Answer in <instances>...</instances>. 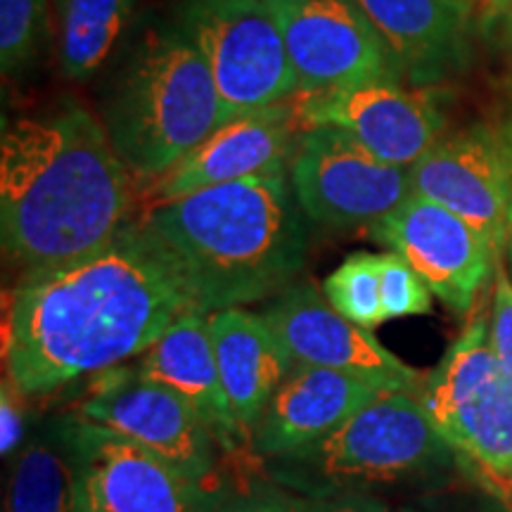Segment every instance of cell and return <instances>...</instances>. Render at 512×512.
<instances>
[{
    "instance_id": "6da1fadb",
    "label": "cell",
    "mask_w": 512,
    "mask_h": 512,
    "mask_svg": "<svg viewBox=\"0 0 512 512\" xmlns=\"http://www.w3.org/2000/svg\"><path fill=\"white\" fill-rule=\"evenodd\" d=\"M195 311L181 275L140 221L98 252L19 278L5 297L3 358L24 396L119 368Z\"/></svg>"
},
{
    "instance_id": "7a4b0ae2",
    "label": "cell",
    "mask_w": 512,
    "mask_h": 512,
    "mask_svg": "<svg viewBox=\"0 0 512 512\" xmlns=\"http://www.w3.org/2000/svg\"><path fill=\"white\" fill-rule=\"evenodd\" d=\"M136 176L91 112L17 119L0 143V235L22 275L98 252L133 223Z\"/></svg>"
},
{
    "instance_id": "3957f363",
    "label": "cell",
    "mask_w": 512,
    "mask_h": 512,
    "mask_svg": "<svg viewBox=\"0 0 512 512\" xmlns=\"http://www.w3.org/2000/svg\"><path fill=\"white\" fill-rule=\"evenodd\" d=\"M140 223L202 313L283 294L304 266V211L285 171L152 204Z\"/></svg>"
},
{
    "instance_id": "277c9868",
    "label": "cell",
    "mask_w": 512,
    "mask_h": 512,
    "mask_svg": "<svg viewBox=\"0 0 512 512\" xmlns=\"http://www.w3.org/2000/svg\"><path fill=\"white\" fill-rule=\"evenodd\" d=\"M223 126L221 98L178 24L147 34L121 69L105 131L136 178L157 181Z\"/></svg>"
},
{
    "instance_id": "5b68a950",
    "label": "cell",
    "mask_w": 512,
    "mask_h": 512,
    "mask_svg": "<svg viewBox=\"0 0 512 512\" xmlns=\"http://www.w3.org/2000/svg\"><path fill=\"white\" fill-rule=\"evenodd\" d=\"M451 456L420 394L382 392L325 439L273 458V475L306 496H320L430 475Z\"/></svg>"
},
{
    "instance_id": "8992f818",
    "label": "cell",
    "mask_w": 512,
    "mask_h": 512,
    "mask_svg": "<svg viewBox=\"0 0 512 512\" xmlns=\"http://www.w3.org/2000/svg\"><path fill=\"white\" fill-rule=\"evenodd\" d=\"M176 24L207 62L223 126L297 95L283 29L268 0H185Z\"/></svg>"
},
{
    "instance_id": "52a82bcc",
    "label": "cell",
    "mask_w": 512,
    "mask_h": 512,
    "mask_svg": "<svg viewBox=\"0 0 512 512\" xmlns=\"http://www.w3.org/2000/svg\"><path fill=\"white\" fill-rule=\"evenodd\" d=\"M420 399L453 451L496 475H512V375L491 349L484 313L427 375Z\"/></svg>"
},
{
    "instance_id": "ba28073f",
    "label": "cell",
    "mask_w": 512,
    "mask_h": 512,
    "mask_svg": "<svg viewBox=\"0 0 512 512\" xmlns=\"http://www.w3.org/2000/svg\"><path fill=\"white\" fill-rule=\"evenodd\" d=\"M290 178L306 219L330 228H373L413 195L411 166L384 162L337 126L306 128Z\"/></svg>"
},
{
    "instance_id": "9c48e42d",
    "label": "cell",
    "mask_w": 512,
    "mask_h": 512,
    "mask_svg": "<svg viewBox=\"0 0 512 512\" xmlns=\"http://www.w3.org/2000/svg\"><path fill=\"white\" fill-rule=\"evenodd\" d=\"M81 512H216V498L164 458L86 418H67Z\"/></svg>"
},
{
    "instance_id": "30bf717a",
    "label": "cell",
    "mask_w": 512,
    "mask_h": 512,
    "mask_svg": "<svg viewBox=\"0 0 512 512\" xmlns=\"http://www.w3.org/2000/svg\"><path fill=\"white\" fill-rule=\"evenodd\" d=\"M283 29L297 93H323L403 72L370 19L351 0H268Z\"/></svg>"
},
{
    "instance_id": "8fae6325",
    "label": "cell",
    "mask_w": 512,
    "mask_h": 512,
    "mask_svg": "<svg viewBox=\"0 0 512 512\" xmlns=\"http://www.w3.org/2000/svg\"><path fill=\"white\" fill-rule=\"evenodd\" d=\"M299 124L337 126L366 145L375 157L413 166L444 131L439 91L406 88L401 81H370L292 98Z\"/></svg>"
},
{
    "instance_id": "7c38bea8",
    "label": "cell",
    "mask_w": 512,
    "mask_h": 512,
    "mask_svg": "<svg viewBox=\"0 0 512 512\" xmlns=\"http://www.w3.org/2000/svg\"><path fill=\"white\" fill-rule=\"evenodd\" d=\"M373 240L401 254L448 309L465 313L498 268L496 249L458 214L413 195L370 228Z\"/></svg>"
},
{
    "instance_id": "4fadbf2b",
    "label": "cell",
    "mask_w": 512,
    "mask_h": 512,
    "mask_svg": "<svg viewBox=\"0 0 512 512\" xmlns=\"http://www.w3.org/2000/svg\"><path fill=\"white\" fill-rule=\"evenodd\" d=\"M79 411V418L124 434L192 479L204 482L214 470L216 439L195 408L136 368L107 370Z\"/></svg>"
},
{
    "instance_id": "5bb4252c",
    "label": "cell",
    "mask_w": 512,
    "mask_h": 512,
    "mask_svg": "<svg viewBox=\"0 0 512 512\" xmlns=\"http://www.w3.org/2000/svg\"><path fill=\"white\" fill-rule=\"evenodd\" d=\"M294 363L361 377L387 392L422 394L427 375L384 349L373 330L358 328L332 309L313 285H292L264 311Z\"/></svg>"
},
{
    "instance_id": "9a60e30c",
    "label": "cell",
    "mask_w": 512,
    "mask_h": 512,
    "mask_svg": "<svg viewBox=\"0 0 512 512\" xmlns=\"http://www.w3.org/2000/svg\"><path fill=\"white\" fill-rule=\"evenodd\" d=\"M413 192L477 228L496 254L508 242L510 155L505 133L486 124L441 136L411 166Z\"/></svg>"
},
{
    "instance_id": "2e32d148",
    "label": "cell",
    "mask_w": 512,
    "mask_h": 512,
    "mask_svg": "<svg viewBox=\"0 0 512 512\" xmlns=\"http://www.w3.org/2000/svg\"><path fill=\"white\" fill-rule=\"evenodd\" d=\"M302 126L292 98L221 126L214 136L150 183V197L164 204L214 185L261 174H283L294 157V128Z\"/></svg>"
},
{
    "instance_id": "e0dca14e",
    "label": "cell",
    "mask_w": 512,
    "mask_h": 512,
    "mask_svg": "<svg viewBox=\"0 0 512 512\" xmlns=\"http://www.w3.org/2000/svg\"><path fill=\"white\" fill-rule=\"evenodd\" d=\"M387 389L337 370L294 363L268 401L252 448L261 458H283L316 444Z\"/></svg>"
},
{
    "instance_id": "ac0fdd59",
    "label": "cell",
    "mask_w": 512,
    "mask_h": 512,
    "mask_svg": "<svg viewBox=\"0 0 512 512\" xmlns=\"http://www.w3.org/2000/svg\"><path fill=\"white\" fill-rule=\"evenodd\" d=\"M399 62L403 79L432 86L467 55V15L460 0H351Z\"/></svg>"
},
{
    "instance_id": "d6986e66",
    "label": "cell",
    "mask_w": 512,
    "mask_h": 512,
    "mask_svg": "<svg viewBox=\"0 0 512 512\" xmlns=\"http://www.w3.org/2000/svg\"><path fill=\"white\" fill-rule=\"evenodd\" d=\"M136 370L188 401L223 448L235 451L238 446L249 444L223 392L209 337V313L185 311L150 349L138 356Z\"/></svg>"
},
{
    "instance_id": "ffe728a7",
    "label": "cell",
    "mask_w": 512,
    "mask_h": 512,
    "mask_svg": "<svg viewBox=\"0 0 512 512\" xmlns=\"http://www.w3.org/2000/svg\"><path fill=\"white\" fill-rule=\"evenodd\" d=\"M209 337L235 420L252 444L268 401L294 361L268 320L245 309L209 313Z\"/></svg>"
},
{
    "instance_id": "44dd1931",
    "label": "cell",
    "mask_w": 512,
    "mask_h": 512,
    "mask_svg": "<svg viewBox=\"0 0 512 512\" xmlns=\"http://www.w3.org/2000/svg\"><path fill=\"white\" fill-rule=\"evenodd\" d=\"M3 512H81L79 463L67 420L12 453Z\"/></svg>"
},
{
    "instance_id": "7402d4cb",
    "label": "cell",
    "mask_w": 512,
    "mask_h": 512,
    "mask_svg": "<svg viewBox=\"0 0 512 512\" xmlns=\"http://www.w3.org/2000/svg\"><path fill=\"white\" fill-rule=\"evenodd\" d=\"M138 0H60V62L67 79L83 81L112 55Z\"/></svg>"
},
{
    "instance_id": "603a6c76",
    "label": "cell",
    "mask_w": 512,
    "mask_h": 512,
    "mask_svg": "<svg viewBox=\"0 0 512 512\" xmlns=\"http://www.w3.org/2000/svg\"><path fill=\"white\" fill-rule=\"evenodd\" d=\"M323 294L339 316L358 328L375 330L387 320L380 290V254L356 252L347 256L325 278Z\"/></svg>"
},
{
    "instance_id": "cb8c5ba5",
    "label": "cell",
    "mask_w": 512,
    "mask_h": 512,
    "mask_svg": "<svg viewBox=\"0 0 512 512\" xmlns=\"http://www.w3.org/2000/svg\"><path fill=\"white\" fill-rule=\"evenodd\" d=\"M46 27V0H0V67L5 76H17L36 60Z\"/></svg>"
},
{
    "instance_id": "d4e9b609",
    "label": "cell",
    "mask_w": 512,
    "mask_h": 512,
    "mask_svg": "<svg viewBox=\"0 0 512 512\" xmlns=\"http://www.w3.org/2000/svg\"><path fill=\"white\" fill-rule=\"evenodd\" d=\"M380 290L387 320L432 311V290L401 254H380Z\"/></svg>"
},
{
    "instance_id": "484cf974",
    "label": "cell",
    "mask_w": 512,
    "mask_h": 512,
    "mask_svg": "<svg viewBox=\"0 0 512 512\" xmlns=\"http://www.w3.org/2000/svg\"><path fill=\"white\" fill-rule=\"evenodd\" d=\"M489 342L498 363L512 375V280L503 271L501 264L496 268L494 304H491L489 318Z\"/></svg>"
},
{
    "instance_id": "4316f807",
    "label": "cell",
    "mask_w": 512,
    "mask_h": 512,
    "mask_svg": "<svg viewBox=\"0 0 512 512\" xmlns=\"http://www.w3.org/2000/svg\"><path fill=\"white\" fill-rule=\"evenodd\" d=\"M299 512H392L389 505L368 491H337L297 498Z\"/></svg>"
},
{
    "instance_id": "83f0119b",
    "label": "cell",
    "mask_w": 512,
    "mask_h": 512,
    "mask_svg": "<svg viewBox=\"0 0 512 512\" xmlns=\"http://www.w3.org/2000/svg\"><path fill=\"white\" fill-rule=\"evenodd\" d=\"M216 512H299V505L294 496L256 486L252 491H242L216 505Z\"/></svg>"
},
{
    "instance_id": "f1b7e54d",
    "label": "cell",
    "mask_w": 512,
    "mask_h": 512,
    "mask_svg": "<svg viewBox=\"0 0 512 512\" xmlns=\"http://www.w3.org/2000/svg\"><path fill=\"white\" fill-rule=\"evenodd\" d=\"M17 396H22V392L5 377L3 392H0V425H3V430H0V453L3 456H12L24 444V413L19 408Z\"/></svg>"
},
{
    "instance_id": "f546056e",
    "label": "cell",
    "mask_w": 512,
    "mask_h": 512,
    "mask_svg": "<svg viewBox=\"0 0 512 512\" xmlns=\"http://www.w3.org/2000/svg\"><path fill=\"white\" fill-rule=\"evenodd\" d=\"M505 143H508V155H510V209H508V247H510V259H512V126L503 128Z\"/></svg>"
},
{
    "instance_id": "4dcf8cb0",
    "label": "cell",
    "mask_w": 512,
    "mask_h": 512,
    "mask_svg": "<svg viewBox=\"0 0 512 512\" xmlns=\"http://www.w3.org/2000/svg\"><path fill=\"white\" fill-rule=\"evenodd\" d=\"M401 512H420V510H413V508H406V510H401Z\"/></svg>"
},
{
    "instance_id": "1f68e13d",
    "label": "cell",
    "mask_w": 512,
    "mask_h": 512,
    "mask_svg": "<svg viewBox=\"0 0 512 512\" xmlns=\"http://www.w3.org/2000/svg\"><path fill=\"white\" fill-rule=\"evenodd\" d=\"M460 3H467V5H470V3H472V0H460Z\"/></svg>"
}]
</instances>
